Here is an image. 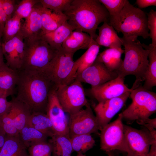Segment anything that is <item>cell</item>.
Masks as SVG:
<instances>
[{"instance_id":"obj_1","label":"cell","mask_w":156,"mask_h":156,"mask_svg":"<svg viewBox=\"0 0 156 156\" xmlns=\"http://www.w3.org/2000/svg\"><path fill=\"white\" fill-rule=\"evenodd\" d=\"M17 71L16 98L25 104L31 113L46 114L49 93L56 86L43 71L24 69Z\"/></svg>"},{"instance_id":"obj_2","label":"cell","mask_w":156,"mask_h":156,"mask_svg":"<svg viewBox=\"0 0 156 156\" xmlns=\"http://www.w3.org/2000/svg\"><path fill=\"white\" fill-rule=\"evenodd\" d=\"M64 13L75 30L86 33L94 40L98 36L96 31L99 25L109 21L107 11L99 0H73L69 9Z\"/></svg>"},{"instance_id":"obj_3","label":"cell","mask_w":156,"mask_h":156,"mask_svg":"<svg viewBox=\"0 0 156 156\" xmlns=\"http://www.w3.org/2000/svg\"><path fill=\"white\" fill-rule=\"evenodd\" d=\"M137 36L121 38L124 47L125 57L120 68L116 71L118 75L125 78L127 75L134 76L136 80L131 88L139 86L144 81L148 64L149 50L143 48Z\"/></svg>"},{"instance_id":"obj_4","label":"cell","mask_w":156,"mask_h":156,"mask_svg":"<svg viewBox=\"0 0 156 156\" xmlns=\"http://www.w3.org/2000/svg\"><path fill=\"white\" fill-rule=\"evenodd\" d=\"M146 14L126 0L117 21L112 26L124 37L140 36L144 39L150 36Z\"/></svg>"},{"instance_id":"obj_5","label":"cell","mask_w":156,"mask_h":156,"mask_svg":"<svg viewBox=\"0 0 156 156\" xmlns=\"http://www.w3.org/2000/svg\"><path fill=\"white\" fill-rule=\"evenodd\" d=\"M129 96L132 102L121 113L123 119L129 123L136 120L138 124L156 112V93L140 85L132 90Z\"/></svg>"},{"instance_id":"obj_6","label":"cell","mask_w":156,"mask_h":156,"mask_svg":"<svg viewBox=\"0 0 156 156\" xmlns=\"http://www.w3.org/2000/svg\"><path fill=\"white\" fill-rule=\"evenodd\" d=\"M24 56L21 69L43 71L58 50L53 49L40 36L24 40Z\"/></svg>"},{"instance_id":"obj_7","label":"cell","mask_w":156,"mask_h":156,"mask_svg":"<svg viewBox=\"0 0 156 156\" xmlns=\"http://www.w3.org/2000/svg\"><path fill=\"white\" fill-rule=\"evenodd\" d=\"M74 55L62 48L43 71L57 88L68 84L75 79Z\"/></svg>"},{"instance_id":"obj_8","label":"cell","mask_w":156,"mask_h":156,"mask_svg":"<svg viewBox=\"0 0 156 156\" xmlns=\"http://www.w3.org/2000/svg\"><path fill=\"white\" fill-rule=\"evenodd\" d=\"M56 94L64 112L70 115L79 112L89 103L81 83L76 79L68 84L58 86Z\"/></svg>"},{"instance_id":"obj_9","label":"cell","mask_w":156,"mask_h":156,"mask_svg":"<svg viewBox=\"0 0 156 156\" xmlns=\"http://www.w3.org/2000/svg\"><path fill=\"white\" fill-rule=\"evenodd\" d=\"M122 120L121 113L115 120L100 131V148L106 153L115 150L127 151Z\"/></svg>"},{"instance_id":"obj_10","label":"cell","mask_w":156,"mask_h":156,"mask_svg":"<svg viewBox=\"0 0 156 156\" xmlns=\"http://www.w3.org/2000/svg\"><path fill=\"white\" fill-rule=\"evenodd\" d=\"M127 156H146L151 145L156 142L146 128L140 129L124 124Z\"/></svg>"},{"instance_id":"obj_11","label":"cell","mask_w":156,"mask_h":156,"mask_svg":"<svg viewBox=\"0 0 156 156\" xmlns=\"http://www.w3.org/2000/svg\"><path fill=\"white\" fill-rule=\"evenodd\" d=\"M84 109L70 115L68 121V136L70 138L77 135L97 133L99 126L96 116L88 103Z\"/></svg>"},{"instance_id":"obj_12","label":"cell","mask_w":156,"mask_h":156,"mask_svg":"<svg viewBox=\"0 0 156 156\" xmlns=\"http://www.w3.org/2000/svg\"><path fill=\"white\" fill-rule=\"evenodd\" d=\"M57 89L54 87L49 93L46 114L51 122L55 134L68 136V120L57 96Z\"/></svg>"},{"instance_id":"obj_13","label":"cell","mask_w":156,"mask_h":156,"mask_svg":"<svg viewBox=\"0 0 156 156\" xmlns=\"http://www.w3.org/2000/svg\"><path fill=\"white\" fill-rule=\"evenodd\" d=\"M118 76L116 71L110 70L96 59L91 66L77 75L75 79L81 83L90 84L91 87H95L114 79Z\"/></svg>"},{"instance_id":"obj_14","label":"cell","mask_w":156,"mask_h":156,"mask_svg":"<svg viewBox=\"0 0 156 156\" xmlns=\"http://www.w3.org/2000/svg\"><path fill=\"white\" fill-rule=\"evenodd\" d=\"M131 92L103 102L98 103L94 107L100 131L109 123L121 109L130 96Z\"/></svg>"},{"instance_id":"obj_15","label":"cell","mask_w":156,"mask_h":156,"mask_svg":"<svg viewBox=\"0 0 156 156\" xmlns=\"http://www.w3.org/2000/svg\"><path fill=\"white\" fill-rule=\"evenodd\" d=\"M1 47L6 60V64L14 70L21 69L24 56L25 44L20 32L7 42L2 43Z\"/></svg>"},{"instance_id":"obj_16","label":"cell","mask_w":156,"mask_h":156,"mask_svg":"<svg viewBox=\"0 0 156 156\" xmlns=\"http://www.w3.org/2000/svg\"><path fill=\"white\" fill-rule=\"evenodd\" d=\"M125 78L118 76L116 78L95 87H91L90 91L92 96L98 103L120 96L132 89L124 83Z\"/></svg>"},{"instance_id":"obj_17","label":"cell","mask_w":156,"mask_h":156,"mask_svg":"<svg viewBox=\"0 0 156 156\" xmlns=\"http://www.w3.org/2000/svg\"><path fill=\"white\" fill-rule=\"evenodd\" d=\"M36 5L39 10L41 17L42 31L40 35L55 30L67 21L66 16L63 13L56 12L44 8L40 2Z\"/></svg>"},{"instance_id":"obj_18","label":"cell","mask_w":156,"mask_h":156,"mask_svg":"<svg viewBox=\"0 0 156 156\" xmlns=\"http://www.w3.org/2000/svg\"><path fill=\"white\" fill-rule=\"evenodd\" d=\"M97 29L99 34L95 41L99 46L105 47L108 48L121 49L122 45V41L114 27L108 23L104 22Z\"/></svg>"},{"instance_id":"obj_19","label":"cell","mask_w":156,"mask_h":156,"mask_svg":"<svg viewBox=\"0 0 156 156\" xmlns=\"http://www.w3.org/2000/svg\"><path fill=\"white\" fill-rule=\"evenodd\" d=\"M42 31L40 12L35 5L29 16L25 19L20 32L24 40H26L40 36Z\"/></svg>"},{"instance_id":"obj_20","label":"cell","mask_w":156,"mask_h":156,"mask_svg":"<svg viewBox=\"0 0 156 156\" xmlns=\"http://www.w3.org/2000/svg\"><path fill=\"white\" fill-rule=\"evenodd\" d=\"M75 30L74 27L67 21L56 29L40 36L54 49L59 50L66 39Z\"/></svg>"},{"instance_id":"obj_21","label":"cell","mask_w":156,"mask_h":156,"mask_svg":"<svg viewBox=\"0 0 156 156\" xmlns=\"http://www.w3.org/2000/svg\"><path fill=\"white\" fill-rule=\"evenodd\" d=\"M10 101L11 106L8 113L19 132L28 123L31 113L28 107L16 97H13Z\"/></svg>"},{"instance_id":"obj_22","label":"cell","mask_w":156,"mask_h":156,"mask_svg":"<svg viewBox=\"0 0 156 156\" xmlns=\"http://www.w3.org/2000/svg\"><path fill=\"white\" fill-rule=\"evenodd\" d=\"M91 38L86 33L74 30L63 43L62 47L66 51L74 54L79 49H87Z\"/></svg>"},{"instance_id":"obj_23","label":"cell","mask_w":156,"mask_h":156,"mask_svg":"<svg viewBox=\"0 0 156 156\" xmlns=\"http://www.w3.org/2000/svg\"><path fill=\"white\" fill-rule=\"evenodd\" d=\"M27 148L20 140L18 135L6 134L5 141L0 151V156H29Z\"/></svg>"},{"instance_id":"obj_24","label":"cell","mask_w":156,"mask_h":156,"mask_svg":"<svg viewBox=\"0 0 156 156\" xmlns=\"http://www.w3.org/2000/svg\"><path fill=\"white\" fill-rule=\"evenodd\" d=\"M18 71L12 69L5 63L0 66V89L8 96L15 91L18 79Z\"/></svg>"},{"instance_id":"obj_25","label":"cell","mask_w":156,"mask_h":156,"mask_svg":"<svg viewBox=\"0 0 156 156\" xmlns=\"http://www.w3.org/2000/svg\"><path fill=\"white\" fill-rule=\"evenodd\" d=\"M124 53L122 49L108 48L99 53L96 59L102 63L110 70L116 71L122 65L123 60L121 55Z\"/></svg>"},{"instance_id":"obj_26","label":"cell","mask_w":156,"mask_h":156,"mask_svg":"<svg viewBox=\"0 0 156 156\" xmlns=\"http://www.w3.org/2000/svg\"><path fill=\"white\" fill-rule=\"evenodd\" d=\"M100 46L91 38L89 46L86 51L75 62L77 75L91 66L95 61L99 53Z\"/></svg>"},{"instance_id":"obj_27","label":"cell","mask_w":156,"mask_h":156,"mask_svg":"<svg viewBox=\"0 0 156 156\" xmlns=\"http://www.w3.org/2000/svg\"><path fill=\"white\" fill-rule=\"evenodd\" d=\"M143 48L149 50L148 56V64L144 77L143 87L151 90L156 86V47L153 46L151 43L148 45L142 43Z\"/></svg>"},{"instance_id":"obj_28","label":"cell","mask_w":156,"mask_h":156,"mask_svg":"<svg viewBox=\"0 0 156 156\" xmlns=\"http://www.w3.org/2000/svg\"><path fill=\"white\" fill-rule=\"evenodd\" d=\"M18 136L27 149L36 143L47 141L49 137L47 135L35 129L28 123L19 131Z\"/></svg>"},{"instance_id":"obj_29","label":"cell","mask_w":156,"mask_h":156,"mask_svg":"<svg viewBox=\"0 0 156 156\" xmlns=\"http://www.w3.org/2000/svg\"><path fill=\"white\" fill-rule=\"evenodd\" d=\"M49 141L52 146V156H71L73 152L68 135L55 134Z\"/></svg>"},{"instance_id":"obj_30","label":"cell","mask_w":156,"mask_h":156,"mask_svg":"<svg viewBox=\"0 0 156 156\" xmlns=\"http://www.w3.org/2000/svg\"><path fill=\"white\" fill-rule=\"evenodd\" d=\"M35 129L52 137L55 133L51 122L46 113L41 112L32 113L28 122Z\"/></svg>"},{"instance_id":"obj_31","label":"cell","mask_w":156,"mask_h":156,"mask_svg":"<svg viewBox=\"0 0 156 156\" xmlns=\"http://www.w3.org/2000/svg\"><path fill=\"white\" fill-rule=\"evenodd\" d=\"M73 151L78 154H83L94 146L95 141L91 134L75 135L70 138Z\"/></svg>"},{"instance_id":"obj_32","label":"cell","mask_w":156,"mask_h":156,"mask_svg":"<svg viewBox=\"0 0 156 156\" xmlns=\"http://www.w3.org/2000/svg\"><path fill=\"white\" fill-rule=\"evenodd\" d=\"M106 8L109 16V24L112 26L118 20L126 0H99Z\"/></svg>"},{"instance_id":"obj_33","label":"cell","mask_w":156,"mask_h":156,"mask_svg":"<svg viewBox=\"0 0 156 156\" xmlns=\"http://www.w3.org/2000/svg\"><path fill=\"white\" fill-rule=\"evenodd\" d=\"M21 20L17 16H13L7 21L3 33V42H7L20 32L22 25Z\"/></svg>"},{"instance_id":"obj_34","label":"cell","mask_w":156,"mask_h":156,"mask_svg":"<svg viewBox=\"0 0 156 156\" xmlns=\"http://www.w3.org/2000/svg\"><path fill=\"white\" fill-rule=\"evenodd\" d=\"M73 0H40L42 6L59 13H64L69 8Z\"/></svg>"},{"instance_id":"obj_35","label":"cell","mask_w":156,"mask_h":156,"mask_svg":"<svg viewBox=\"0 0 156 156\" xmlns=\"http://www.w3.org/2000/svg\"><path fill=\"white\" fill-rule=\"evenodd\" d=\"M40 2V0H21L18 4L13 16H17L21 19L27 18L31 14L34 6Z\"/></svg>"},{"instance_id":"obj_36","label":"cell","mask_w":156,"mask_h":156,"mask_svg":"<svg viewBox=\"0 0 156 156\" xmlns=\"http://www.w3.org/2000/svg\"><path fill=\"white\" fill-rule=\"evenodd\" d=\"M29 156H51L52 147L48 141L40 142L28 148Z\"/></svg>"},{"instance_id":"obj_37","label":"cell","mask_w":156,"mask_h":156,"mask_svg":"<svg viewBox=\"0 0 156 156\" xmlns=\"http://www.w3.org/2000/svg\"><path fill=\"white\" fill-rule=\"evenodd\" d=\"M0 128L8 135L16 136L18 135V131L9 113L0 117Z\"/></svg>"},{"instance_id":"obj_38","label":"cell","mask_w":156,"mask_h":156,"mask_svg":"<svg viewBox=\"0 0 156 156\" xmlns=\"http://www.w3.org/2000/svg\"><path fill=\"white\" fill-rule=\"evenodd\" d=\"M146 14L148 27L152 41L151 44L153 47H156V11L151 9Z\"/></svg>"},{"instance_id":"obj_39","label":"cell","mask_w":156,"mask_h":156,"mask_svg":"<svg viewBox=\"0 0 156 156\" xmlns=\"http://www.w3.org/2000/svg\"><path fill=\"white\" fill-rule=\"evenodd\" d=\"M16 1L15 0H2V8L8 20L12 16L16 10L18 5Z\"/></svg>"},{"instance_id":"obj_40","label":"cell","mask_w":156,"mask_h":156,"mask_svg":"<svg viewBox=\"0 0 156 156\" xmlns=\"http://www.w3.org/2000/svg\"><path fill=\"white\" fill-rule=\"evenodd\" d=\"M6 96L0 98V117L8 113L11 109V103L7 101Z\"/></svg>"},{"instance_id":"obj_41","label":"cell","mask_w":156,"mask_h":156,"mask_svg":"<svg viewBox=\"0 0 156 156\" xmlns=\"http://www.w3.org/2000/svg\"><path fill=\"white\" fill-rule=\"evenodd\" d=\"M136 3L141 9L151 6H156V0H137Z\"/></svg>"},{"instance_id":"obj_42","label":"cell","mask_w":156,"mask_h":156,"mask_svg":"<svg viewBox=\"0 0 156 156\" xmlns=\"http://www.w3.org/2000/svg\"><path fill=\"white\" fill-rule=\"evenodd\" d=\"M7 20L6 15L2 8L0 9V31L2 34L5 23Z\"/></svg>"},{"instance_id":"obj_43","label":"cell","mask_w":156,"mask_h":156,"mask_svg":"<svg viewBox=\"0 0 156 156\" xmlns=\"http://www.w3.org/2000/svg\"><path fill=\"white\" fill-rule=\"evenodd\" d=\"M143 124H146L150 125L154 129L156 128V118H155L153 119H150L149 118L145 120L138 123L139 124L142 125Z\"/></svg>"},{"instance_id":"obj_44","label":"cell","mask_w":156,"mask_h":156,"mask_svg":"<svg viewBox=\"0 0 156 156\" xmlns=\"http://www.w3.org/2000/svg\"><path fill=\"white\" fill-rule=\"evenodd\" d=\"M146 156H156V142L153 143Z\"/></svg>"},{"instance_id":"obj_45","label":"cell","mask_w":156,"mask_h":156,"mask_svg":"<svg viewBox=\"0 0 156 156\" xmlns=\"http://www.w3.org/2000/svg\"><path fill=\"white\" fill-rule=\"evenodd\" d=\"M6 134L5 132L0 128V148L3 146L5 140Z\"/></svg>"},{"instance_id":"obj_46","label":"cell","mask_w":156,"mask_h":156,"mask_svg":"<svg viewBox=\"0 0 156 156\" xmlns=\"http://www.w3.org/2000/svg\"><path fill=\"white\" fill-rule=\"evenodd\" d=\"M5 63L4 60V55L1 46L0 47V66Z\"/></svg>"},{"instance_id":"obj_47","label":"cell","mask_w":156,"mask_h":156,"mask_svg":"<svg viewBox=\"0 0 156 156\" xmlns=\"http://www.w3.org/2000/svg\"><path fill=\"white\" fill-rule=\"evenodd\" d=\"M5 96H8L5 92L0 89V98Z\"/></svg>"},{"instance_id":"obj_48","label":"cell","mask_w":156,"mask_h":156,"mask_svg":"<svg viewBox=\"0 0 156 156\" xmlns=\"http://www.w3.org/2000/svg\"><path fill=\"white\" fill-rule=\"evenodd\" d=\"M107 156H115L114 154L112 153V152L107 153Z\"/></svg>"},{"instance_id":"obj_49","label":"cell","mask_w":156,"mask_h":156,"mask_svg":"<svg viewBox=\"0 0 156 156\" xmlns=\"http://www.w3.org/2000/svg\"><path fill=\"white\" fill-rule=\"evenodd\" d=\"M2 36V34L0 31V47L1 46V39Z\"/></svg>"},{"instance_id":"obj_50","label":"cell","mask_w":156,"mask_h":156,"mask_svg":"<svg viewBox=\"0 0 156 156\" xmlns=\"http://www.w3.org/2000/svg\"><path fill=\"white\" fill-rule=\"evenodd\" d=\"M76 156H86V155L83 154H78Z\"/></svg>"}]
</instances>
